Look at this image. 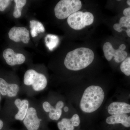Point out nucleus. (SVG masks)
<instances>
[{"instance_id":"obj_18","label":"nucleus","mask_w":130,"mask_h":130,"mask_svg":"<svg viewBox=\"0 0 130 130\" xmlns=\"http://www.w3.org/2000/svg\"><path fill=\"white\" fill-rule=\"evenodd\" d=\"M59 130H74V126L71 118H64L57 123Z\"/></svg>"},{"instance_id":"obj_7","label":"nucleus","mask_w":130,"mask_h":130,"mask_svg":"<svg viewBox=\"0 0 130 130\" xmlns=\"http://www.w3.org/2000/svg\"><path fill=\"white\" fill-rule=\"evenodd\" d=\"M103 49L105 58L108 61L111 60L114 57L115 62L119 63L123 62L128 56V53L126 51L121 50L119 47L118 48L115 49L109 42L105 43Z\"/></svg>"},{"instance_id":"obj_5","label":"nucleus","mask_w":130,"mask_h":130,"mask_svg":"<svg viewBox=\"0 0 130 130\" xmlns=\"http://www.w3.org/2000/svg\"><path fill=\"white\" fill-rule=\"evenodd\" d=\"M94 16L89 12L78 11L73 13L68 18L67 23L71 28L79 30L93 23Z\"/></svg>"},{"instance_id":"obj_10","label":"nucleus","mask_w":130,"mask_h":130,"mask_svg":"<svg viewBox=\"0 0 130 130\" xmlns=\"http://www.w3.org/2000/svg\"><path fill=\"white\" fill-rule=\"evenodd\" d=\"M3 56L7 63L10 66L20 65L25 61L26 58L21 54L16 53L12 49L7 48L3 53Z\"/></svg>"},{"instance_id":"obj_22","label":"nucleus","mask_w":130,"mask_h":130,"mask_svg":"<svg viewBox=\"0 0 130 130\" xmlns=\"http://www.w3.org/2000/svg\"><path fill=\"white\" fill-rule=\"evenodd\" d=\"M22 9L23 8H20L15 6L13 12V16L15 18H19L21 17Z\"/></svg>"},{"instance_id":"obj_17","label":"nucleus","mask_w":130,"mask_h":130,"mask_svg":"<svg viewBox=\"0 0 130 130\" xmlns=\"http://www.w3.org/2000/svg\"><path fill=\"white\" fill-rule=\"evenodd\" d=\"M45 43L47 47L50 51H53L59 44V39L58 36L51 34H48L45 37Z\"/></svg>"},{"instance_id":"obj_3","label":"nucleus","mask_w":130,"mask_h":130,"mask_svg":"<svg viewBox=\"0 0 130 130\" xmlns=\"http://www.w3.org/2000/svg\"><path fill=\"white\" fill-rule=\"evenodd\" d=\"M47 83L46 76L35 70L30 69L27 70L24 75V84L31 87V89L35 92L44 90L46 88Z\"/></svg>"},{"instance_id":"obj_11","label":"nucleus","mask_w":130,"mask_h":130,"mask_svg":"<svg viewBox=\"0 0 130 130\" xmlns=\"http://www.w3.org/2000/svg\"><path fill=\"white\" fill-rule=\"evenodd\" d=\"M14 104L18 111L14 116V119L23 121L25 118L30 106V103L27 99L21 100L17 98L14 100Z\"/></svg>"},{"instance_id":"obj_8","label":"nucleus","mask_w":130,"mask_h":130,"mask_svg":"<svg viewBox=\"0 0 130 130\" xmlns=\"http://www.w3.org/2000/svg\"><path fill=\"white\" fill-rule=\"evenodd\" d=\"M8 36L13 41H22L25 44L28 43L30 40L29 31L25 27H13L8 32Z\"/></svg>"},{"instance_id":"obj_9","label":"nucleus","mask_w":130,"mask_h":130,"mask_svg":"<svg viewBox=\"0 0 130 130\" xmlns=\"http://www.w3.org/2000/svg\"><path fill=\"white\" fill-rule=\"evenodd\" d=\"M20 90L18 85L9 83L5 79L0 78V93L3 96L9 98L16 97Z\"/></svg>"},{"instance_id":"obj_13","label":"nucleus","mask_w":130,"mask_h":130,"mask_svg":"<svg viewBox=\"0 0 130 130\" xmlns=\"http://www.w3.org/2000/svg\"><path fill=\"white\" fill-rule=\"evenodd\" d=\"M107 111L112 115L129 113L130 105L124 102H112L108 106Z\"/></svg>"},{"instance_id":"obj_4","label":"nucleus","mask_w":130,"mask_h":130,"mask_svg":"<svg viewBox=\"0 0 130 130\" xmlns=\"http://www.w3.org/2000/svg\"><path fill=\"white\" fill-rule=\"evenodd\" d=\"M81 7L82 3L79 0H61L55 7V14L59 19H64L78 11Z\"/></svg>"},{"instance_id":"obj_20","label":"nucleus","mask_w":130,"mask_h":130,"mask_svg":"<svg viewBox=\"0 0 130 130\" xmlns=\"http://www.w3.org/2000/svg\"><path fill=\"white\" fill-rule=\"evenodd\" d=\"M12 1L10 0H0V11H5Z\"/></svg>"},{"instance_id":"obj_25","label":"nucleus","mask_w":130,"mask_h":130,"mask_svg":"<svg viewBox=\"0 0 130 130\" xmlns=\"http://www.w3.org/2000/svg\"><path fill=\"white\" fill-rule=\"evenodd\" d=\"M4 123L2 120L0 119V130L2 129L4 126Z\"/></svg>"},{"instance_id":"obj_23","label":"nucleus","mask_w":130,"mask_h":130,"mask_svg":"<svg viewBox=\"0 0 130 130\" xmlns=\"http://www.w3.org/2000/svg\"><path fill=\"white\" fill-rule=\"evenodd\" d=\"M126 3L129 7L123 10V14L124 16L130 18V0L126 1Z\"/></svg>"},{"instance_id":"obj_19","label":"nucleus","mask_w":130,"mask_h":130,"mask_svg":"<svg viewBox=\"0 0 130 130\" xmlns=\"http://www.w3.org/2000/svg\"><path fill=\"white\" fill-rule=\"evenodd\" d=\"M120 69L121 71L126 76H130V56L127 57L120 65Z\"/></svg>"},{"instance_id":"obj_21","label":"nucleus","mask_w":130,"mask_h":130,"mask_svg":"<svg viewBox=\"0 0 130 130\" xmlns=\"http://www.w3.org/2000/svg\"><path fill=\"white\" fill-rule=\"evenodd\" d=\"M74 127H77L79 125L80 123L79 116L77 114H75L71 118Z\"/></svg>"},{"instance_id":"obj_27","label":"nucleus","mask_w":130,"mask_h":130,"mask_svg":"<svg viewBox=\"0 0 130 130\" xmlns=\"http://www.w3.org/2000/svg\"><path fill=\"white\" fill-rule=\"evenodd\" d=\"M1 94L0 93V103H1Z\"/></svg>"},{"instance_id":"obj_1","label":"nucleus","mask_w":130,"mask_h":130,"mask_svg":"<svg viewBox=\"0 0 130 130\" xmlns=\"http://www.w3.org/2000/svg\"><path fill=\"white\" fill-rule=\"evenodd\" d=\"M94 52L90 49L80 47L68 53L64 60L65 67L68 70L77 71L86 68L93 62Z\"/></svg>"},{"instance_id":"obj_6","label":"nucleus","mask_w":130,"mask_h":130,"mask_svg":"<svg viewBox=\"0 0 130 130\" xmlns=\"http://www.w3.org/2000/svg\"><path fill=\"white\" fill-rule=\"evenodd\" d=\"M40 113L35 106H30L23 123L27 130H38L42 122Z\"/></svg>"},{"instance_id":"obj_26","label":"nucleus","mask_w":130,"mask_h":130,"mask_svg":"<svg viewBox=\"0 0 130 130\" xmlns=\"http://www.w3.org/2000/svg\"><path fill=\"white\" fill-rule=\"evenodd\" d=\"M64 109V111L65 112H67L69 111V108L67 106L64 107V109Z\"/></svg>"},{"instance_id":"obj_14","label":"nucleus","mask_w":130,"mask_h":130,"mask_svg":"<svg viewBox=\"0 0 130 130\" xmlns=\"http://www.w3.org/2000/svg\"><path fill=\"white\" fill-rule=\"evenodd\" d=\"M106 122L108 124H120L125 127H130V116L126 114L120 115H113L107 118Z\"/></svg>"},{"instance_id":"obj_16","label":"nucleus","mask_w":130,"mask_h":130,"mask_svg":"<svg viewBox=\"0 0 130 130\" xmlns=\"http://www.w3.org/2000/svg\"><path fill=\"white\" fill-rule=\"evenodd\" d=\"M30 23L31 34L32 37H36L38 33L45 31V28L41 22L35 20H31L30 21Z\"/></svg>"},{"instance_id":"obj_24","label":"nucleus","mask_w":130,"mask_h":130,"mask_svg":"<svg viewBox=\"0 0 130 130\" xmlns=\"http://www.w3.org/2000/svg\"><path fill=\"white\" fill-rule=\"evenodd\" d=\"M27 1L26 0H14V2L16 4L15 6L18 7L23 8L26 5Z\"/></svg>"},{"instance_id":"obj_15","label":"nucleus","mask_w":130,"mask_h":130,"mask_svg":"<svg viewBox=\"0 0 130 130\" xmlns=\"http://www.w3.org/2000/svg\"><path fill=\"white\" fill-rule=\"evenodd\" d=\"M113 28L115 30L119 33L125 31L127 36L130 38V18L122 16L120 19L119 23L114 25Z\"/></svg>"},{"instance_id":"obj_2","label":"nucleus","mask_w":130,"mask_h":130,"mask_svg":"<svg viewBox=\"0 0 130 130\" xmlns=\"http://www.w3.org/2000/svg\"><path fill=\"white\" fill-rule=\"evenodd\" d=\"M105 98V93L100 86L91 85L84 91L80 102L83 112L90 113L95 111L101 106Z\"/></svg>"},{"instance_id":"obj_12","label":"nucleus","mask_w":130,"mask_h":130,"mask_svg":"<svg viewBox=\"0 0 130 130\" xmlns=\"http://www.w3.org/2000/svg\"><path fill=\"white\" fill-rule=\"evenodd\" d=\"M42 108L43 111L47 115L48 118L51 120L57 121L62 115V109H56L55 106L52 105L48 101H43L42 103Z\"/></svg>"}]
</instances>
